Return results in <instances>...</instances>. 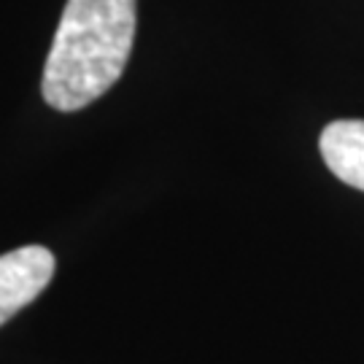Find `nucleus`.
<instances>
[{
    "label": "nucleus",
    "instance_id": "nucleus-1",
    "mask_svg": "<svg viewBox=\"0 0 364 364\" xmlns=\"http://www.w3.org/2000/svg\"><path fill=\"white\" fill-rule=\"evenodd\" d=\"M138 25V0H68L43 65L41 95L63 111H81L124 73Z\"/></svg>",
    "mask_w": 364,
    "mask_h": 364
},
{
    "label": "nucleus",
    "instance_id": "nucleus-2",
    "mask_svg": "<svg viewBox=\"0 0 364 364\" xmlns=\"http://www.w3.org/2000/svg\"><path fill=\"white\" fill-rule=\"evenodd\" d=\"M54 267V254L46 246H22L0 254V326L49 287Z\"/></svg>",
    "mask_w": 364,
    "mask_h": 364
},
{
    "label": "nucleus",
    "instance_id": "nucleus-3",
    "mask_svg": "<svg viewBox=\"0 0 364 364\" xmlns=\"http://www.w3.org/2000/svg\"><path fill=\"white\" fill-rule=\"evenodd\" d=\"M326 168L343 183L364 192V119L329 122L318 138Z\"/></svg>",
    "mask_w": 364,
    "mask_h": 364
}]
</instances>
